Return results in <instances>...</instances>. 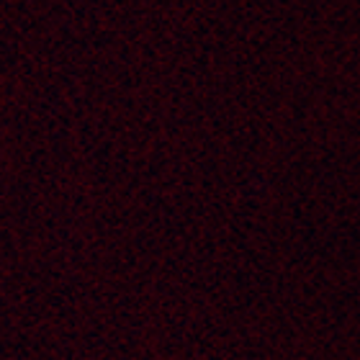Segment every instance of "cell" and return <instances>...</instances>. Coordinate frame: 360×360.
<instances>
[]
</instances>
